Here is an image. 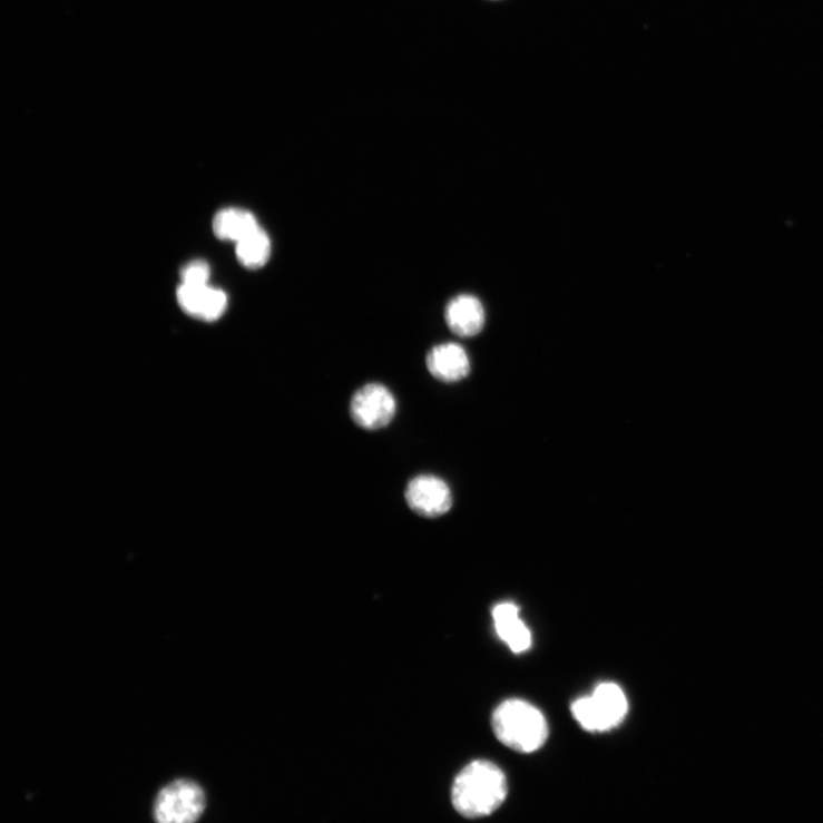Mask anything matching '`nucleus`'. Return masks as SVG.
Here are the masks:
<instances>
[{"instance_id": "1", "label": "nucleus", "mask_w": 823, "mask_h": 823, "mask_svg": "<svg viewBox=\"0 0 823 823\" xmlns=\"http://www.w3.org/2000/svg\"><path fill=\"white\" fill-rule=\"evenodd\" d=\"M508 782L502 770L489 761H474L455 777L451 798L455 811L468 819L494 813L506 801Z\"/></svg>"}, {"instance_id": "2", "label": "nucleus", "mask_w": 823, "mask_h": 823, "mask_svg": "<svg viewBox=\"0 0 823 823\" xmlns=\"http://www.w3.org/2000/svg\"><path fill=\"white\" fill-rule=\"evenodd\" d=\"M492 727L497 739L509 749L531 754L547 742L549 727L543 714L521 699H509L493 713Z\"/></svg>"}, {"instance_id": "3", "label": "nucleus", "mask_w": 823, "mask_h": 823, "mask_svg": "<svg viewBox=\"0 0 823 823\" xmlns=\"http://www.w3.org/2000/svg\"><path fill=\"white\" fill-rule=\"evenodd\" d=\"M571 712L584 729L606 732L624 722L628 713V702L619 685L601 683L591 696L575 702Z\"/></svg>"}, {"instance_id": "4", "label": "nucleus", "mask_w": 823, "mask_h": 823, "mask_svg": "<svg viewBox=\"0 0 823 823\" xmlns=\"http://www.w3.org/2000/svg\"><path fill=\"white\" fill-rule=\"evenodd\" d=\"M206 809L203 788L192 780L179 778L165 786L154 804V817L160 823H192Z\"/></svg>"}, {"instance_id": "5", "label": "nucleus", "mask_w": 823, "mask_h": 823, "mask_svg": "<svg viewBox=\"0 0 823 823\" xmlns=\"http://www.w3.org/2000/svg\"><path fill=\"white\" fill-rule=\"evenodd\" d=\"M395 413L396 400L383 384H366L352 399L351 415L363 429H382L393 421Z\"/></svg>"}, {"instance_id": "6", "label": "nucleus", "mask_w": 823, "mask_h": 823, "mask_svg": "<svg viewBox=\"0 0 823 823\" xmlns=\"http://www.w3.org/2000/svg\"><path fill=\"white\" fill-rule=\"evenodd\" d=\"M405 499L415 513L427 518L447 513L453 503L449 486L432 474H421L411 480Z\"/></svg>"}, {"instance_id": "7", "label": "nucleus", "mask_w": 823, "mask_h": 823, "mask_svg": "<svg viewBox=\"0 0 823 823\" xmlns=\"http://www.w3.org/2000/svg\"><path fill=\"white\" fill-rule=\"evenodd\" d=\"M177 298L182 310L192 317L206 322L218 321L228 308V296L221 288L207 285L183 284Z\"/></svg>"}, {"instance_id": "8", "label": "nucleus", "mask_w": 823, "mask_h": 823, "mask_svg": "<svg viewBox=\"0 0 823 823\" xmlns=\"http://www.w3.org/2000/svg\"><path fill=\"white\" fill-rule=\"evenodd\" d=\"M427 368L432 376L445 383L463 380L470 372L467 352L458 343H442L432 349L427 356Z\"/></svg>"}, {"instance_id": "9", "label": "nucleus", "mask_w": 823, "mask_h": 823, "mask_svg": "<svg viewBox=\"0 0 823 823\" xmlns=\"http://www.w3.org/2000/svg\"><path fill=\"white\" fill-rule=\"evenodd\" d=\"M445 321L458 336L471 337L482 332L486 325V311L482 302L470 294H461L449 302Z\"/></svg>"}, {"instance_id": "10", "label": "nucleus", "mask_w": 823, "mask_h": 823, "mask_svg": "<svg viewBox=\"0 0 823 823\" xmlns=\"http://www.w3.org/2000/svg\"><path fill=\"white\" fill-rule=\"evenodd\" d=\"M498 636L516 655L525 654L532 645V634L519 618V609L513 602L504 601L492 611Z\"/></svg>"}, {"instance_id": "11", "label": "nucleus", "mask_w": 823, "mask_h": 823, "mask_svg": "<svg viewBox=\"0 0 823 823\" xmlns=\"http://www.w3.org/2000/svg\"><path fill=\"white\" fill-rule=\"evenodd\" d=\"M259 226L255 215L247 209L229 207L215 214L212 228L222 241L237 243Z\"/></svg>"}, {"instance_id": "12", "label": "nucleus", "mask_w": 823, "mask_h": 823, "mask_svg": "<svg viewBox=\"0 0 823 823\" xmlns=\"http://www.w3.org/2000/svg\"><path fill=\"white\" fill-rule=\"evenodd\" d=\"M236 255L239 264L247 270L265 267L272 255V241L268 234L258 227L236 243Z\"/></svg>"}, {"instance_id": "13", "label": "nucleus", "mask_w": 823, "mask_h": 823, "mask_svg": "<svg viewBox=\"0 0 823 823\" xmlns=\"http://www.w3.org/2000/svg\"><path fill=\"white\" fill-rule=\"evenodd\" d=\"M180 275L183 284L207 285L210 277V268L203 259H195V262L189 263L183 268Z\"/></svg>"}]
</instances>
